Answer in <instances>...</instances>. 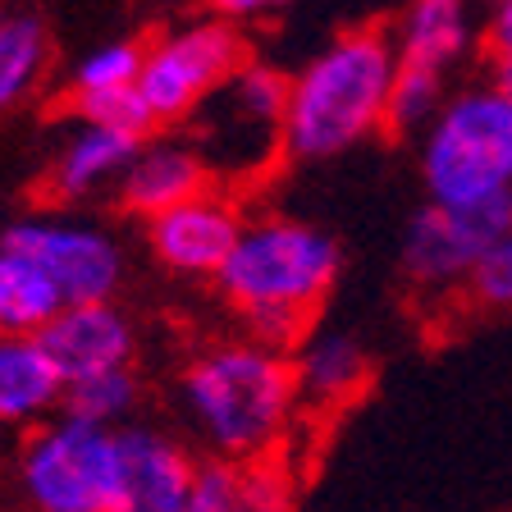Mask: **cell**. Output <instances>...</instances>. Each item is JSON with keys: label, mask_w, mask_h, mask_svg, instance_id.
<instances>
[{"label": "cell", "mask_w": 512, "mask_h": 512, "mask_svg": "<svg viewBox=\"0 0 512 512\" xmlns=\"http://www.w3.org/2000/svg\"><path fill=\"white\" fill-rule=\"evenodd\" d=\"M293 380H298V398L307 407H330L348 403L366 389L371 380V357L352 334H307L298 343V357H293Z\"/></svg>", "instance_id": "cell-17"}, {"label": "cell", "mask_w": 512, "mask_h": 512, "mask_svg": "<svg viewBox=\"0 0 512 512\" xmlns=\"http://www.w3.org/2000/svg\"><path fill=\"white\" fill-rule=\"evenodd\" d=\"M293 357L261 339H224L202 348L183 371V407L197 435L234 462L270 458L298 412Z\"/></svg>", "instance_id": "cell-2"}, {"label": "cell", "mask_w": 512, "mask_h": 512, "mask_svg": "<svg viewBox=\"0 0 512 512\" xmlns=\"http://www.w3.org/2000/svg\"><path fill=\"white\" fill-rule=\"evenodd\" d=\"M480 5H494V0H480Z\"/></svg>", "instance_id": "cell-29"}, {"label": "cell", "mask_w": 512, "mask_h": 512, "mask_svg": "<svg viewBox=\"0 0 512 512\" xmlns=\"http://www.w3.org/2000/svg\"><path fill=\"white\" fill-rule=\"evenodd\" d=\"M243 60L247 46L234 19H220V14L174 28L151 46H142L138 96L151 124H183Z\"/></svg>", "instance_id": "cell-7"}, {"label": "cell", "mask_w": 512, "mask_h": 512, "mask_svg": "<svg viewBox=\"0 0 512 512\" xmlns=\"http://www.w3.org/2000/svg\"><path fill=\"white\" fill-rule=\"evenodd\" d=\"M421 183L435 202L512 192V96L490 78L444 96L421 128Z\"/></svg>", "instance_id": "cell-4"}, {"label": "cell", "mask_w": 512, "mask_h": 512, "mask_svg": "<svg viewBox=\"0 0 512 512\" xmlns=\"http://www.w3.org/2000/svg\"><path fill=\"white\" fill-rule=\"evenodd\" d=\"M490 83L512 96V55H490Z\"/></svg>", "instance_id": "cell-28"}, {"label": "cell", "mask_w": 512, "mask_h": 512, "mask_svg": "<svg viewBox=\"0 0 512 512\" xmlns=\"http://www.w3.org/2000/svg\"><path fill=\"white\" fill-rule=\"evenodd\" d=\"M467 288L485 307H512V220L503 224V234L494 238V247L485 252Z\"/></svg>", "instance_id": "cell-25"}, {"label": "cell", "mask_w": 512, "mask_h": 512, "mask_svg": "<svg viewBox=\"0 0 512 512\" xmlns=\"http://www.w3.org/2000/svg\"><path fill=\"white\" fill-rule=\"evenodd\" d=\"M247 508V462L215 458L192 471L188 512H238Z\"/></svg>", "instance_id": "cell-22"}, {"label": "cell", "mask_w": 512, "mask_h": 512, "mask_svg": "<svg viewBox=\"0 0 512 512\" xmlns=\"http://www.w3.org/2000/svg\"><path fill=\"white\" fill-rule=\"evenodd\" d=\"M46 352L55 357L64 384L87 380L96 371H115V366H133V348L138 334L128 325V316L110 298L96 302H69L51 316L42 330Z\"/></svg>", "instance_id": "cell-11"}, {"label": "cell", "mask_w": 512, "mask_h": 512, "mask_svg": "<svg viewBox=\"0 0 512 512\" xmlns=\"http://www.w3.org/2000/svg\"><path fill=\"white\" fill-rule=\"evenodd\" d=\"M124 444V485L128 512H188V490L197 462L160 430L119 426Z\"/></svg>", "instance_id": "cell-13"}, {"label": "cell", "mask_w": 512, "mask_h": 512, "mask_svg": "<svg viewBox=\"0 0 512 512\" xmlns=\"http://www.w3.org/2000/svg\"><path fill=\"white\" fill-rule=\"evenodd\" d=\"M476 46V19L471 0H412L394 28L398 64L430 69V74H453Z\"/></svg>", "instance_id": "cell-16"}, {"label": "cell", "mask_w": 512, "mask_h": 512, "mask_svg": "<svg viewBox=\"0 0 512 512\" xmlns=\"http://www.w3.org/2000/svg\"><path fill=\"white\" fill-rule=\"evenodd\" d=\"M46 60H51V37L42 23L28 14H5L0 19V115L42 83Z\"/></svg>", "instance_id": "cell-19"}, {"label": "cell", "mask_w": 512, "mask_h": 512, "mask_svg": "<svg viewBox=\"0 0 512 512\" xmlns=\"http://www.w3.org/2000/svg\"><path fill=\"white\" fill-rule=\"evenodd\" d=\"M142 133H128L115 124H96V119H78V128L60 142L51 170H46V188L60 202H78V197H92L96 188L119 183L128 156L138 151Z\"/></svg>", "instance_id": "cell-15"}, {"label": "cell", "mask_w": 512, "mask_h": 512, "mask_svg": "<svg viewBox=\"0 0 512 512\" xmlns=\"http://www.w3.org/2000/svg\"><path fill=\"white\" fill-rule=\"evenodd\" d=\"M220 19H261V14H275L293 0H206Z\"/></svg>", "instance_id": "cell-27"}, {"label": "cell", "mask_w": 512, "mask_h": 512, "mask_svg": "<svg viewBox=\"0 0 512 512\" xmlns=\"http://www.w3.org/2000/svg\"><path fill=\"white\" fill-rule=\"evenodd\" d=\"M339 266V243L325 229L293 215H261L243 224L215 288L252 339L288 352L307 339Z\"/></svg>", "instance_id": "cell-1"}, {"label": "cell", "mask_w": 512, "mask_h": 512, "mask_svg": "<svg viewBox=\"0 0 512 512\" xmlns=\"http://www.w3.org/2000/svg\"><path fill=\"white\" fill-rule=\"evenodd\" d=\"M64 389L42 334H0V426H42L64 407Z\"/></svg>", "instance_id": "cell-14"}, {"label": "cell", "mask_w": 512, "mask_h": 512, "mask_svg": "<svg viewBox=\"0 0 512 512\" xmlns=\"http://www.w3.org/2000/svg\"><path fill=\"white\" fill-rule=\"evenodd\" d=\"M288 74L243 60L188 115L192 147L211 179H256L284 156Z\"/></svg>", "instance_id": "cell-6"}, {"label": "cell", "mask_w": 512, "mask_h": 512, "mask_svg": "<svg viewBox=\"0 0 512 512\" xmlns=\"http://www.w3.org/2000/svg\"><path fill=\"white\" fill-rule=\"evenodd\" d=\"M142 69V46L138 42H110L96 46L83 64L74 69L69 92H110V87H133Z\"/></svg>", "instance_id": "cell-23"}, {"label": "cell", "mask_w": 512, "mask_h": 512, "mask_svg": "<svg viewBox=\"0 0 512 512\" xmlns=\"http://www.w3.org/2000/svg\"><path fill=\"white\" fill-rule=\"evenodd\" d=\"M485 51L512 55V0H494L490 19H485Z\"/></svg>", "instance_id": "cell-26"}, {"label": "cell", "mask_w": 512, "mask_h": 512, "mask_svg": "<svg viewBox=\"0 0 512 512\" xmlns=\"http://www.w3.org/2000/svg\"><path fill=\"white\" fill-rule=\"evenodd\" d=\"M444 96H448L444 74L398 64L394 87H389V133H416V128H426L430 115L444 106Z\"/></svg>", "instance_id": "cell-21"}, {"label": "cell", "mask_w": 512, "mask_h": 512, "mask_svg": "<svg viewBox=\"0 0 512 512\" xmlns=\"http://www.w3.org/2000/svg\"><path fill=\"white\" fill-rule=\"evenodd\" d=\"M69 110H74V119L115 124V128H128V133H142V138H147V128H156L147 115V106H142L138 83L110 87V92H69Z\"/></svg>", "instance_id": "cell-24"}, {"label": "cell", "mask_w": 512, "mask_h": 512, "mask_svg": "<svg viewBox=\"0 0 512 512\" xmlns=\"http://www.w3.org/2000/svg\"><path fill=\"white\" fill-rule=\"evenodd\" d=\"M19 490L42 512H128L119 426L64 412L28 435Z\"/></svg>", "instance_id": "cell-5"}, {"label": "cell", "mask_w": 512, "mask_h": 512, "mask_svg": "<svg viewBox=\"0 0 512 512\" xmlns=\"http://www.w3.org/2000/svg\"><path fill=\"white\" fill-rule=\"evenodd\" d=\"M243 224L247 220L229 192L202 188L183 197L179 206H170V211L151 215L147 234H151V252H156V261L165 270L188 279H215L220 266L229 261V252H234Z\"/></svg>", "instance_id": "cell-10"}, {"label": "cell", "mask_w": 512, "mask_h": 512, "mask_svg": "<svg viewBox=\"0 0 512 512\" xmlns=\"http://www.w3.org/2000/svg\"><path fill=\"white\" fill-rule=\"evenodd\" d=\"M398 74L394 37L343 32L302 74L288 78L284 156L330 160L389 128V87Z\"/></svg>", "instance_id": "cell-3"}, {"label": "cell", "mask_w": 512, "mask_h": 512, "mask_svg": "<svg viewBox=\"0 0 512 512\" xmlns=\"http://www.w3.org/2000/svg\"><path fill=\"white\" fill-rule=\"evenodd\" d=\"M0 19H5V14H0Z\"/></svg>", "instance_id": "cell-30"}, {"label": "cell", "mask_w": 512, "mask_h": 512, "mask_svg": "<svg viewBox=\"0 0 512 512\" xmlns=\"http://www.w3.org/2000/svg\"><path fill=\"white\" fill-rule=\"evenodd\" d=\"M115 188H119V206H124L128 215L151 220V215L179 206L192 192L211 188V170H206V160L197 156L192 142H170V138L147 142L142 138L138 151L128 156Z\"/></svg>", "instance_id": "cell-12"}, {"label": "cell", "mask_w": 512, "mask_h": 512, "mask_svg": "<svg viewBox=\"0 0 512 512\" xmlns=\"http://www.w3.org/2000/svg\"><path fill=\"white\" fill-rule=\"evenodd\" d=\"M5 243L23 252L60 284L64 302H96L115 298L119 279H124V252L119 243L74 215H28L5 234Z\"/></svg>", "instance_id": "cell-9"}, {"label": "cell", "mask_w": 512, "mask_h": 512, "mask_svg": "<svg viewBox=\"0 0 512 512\" xmlns=\"http://www.w3.org/2000/svg\"><path fill=\"white\" fill-rule=\"evenodd\" d=\"M133 407H138V375H133V366L96 371L64 389V412H78L87 421H106V426H119Z\"/></svg>", "instance_id": "cell-20"}, {"label": "cell", "mask_w": 512, "mask_h": 512, "mask_svg": "<svg viewBox=\"0 0 512 512\" xmlns=\"http://www.w3.org/2000/svg\"><path fill=\"white\" fill-rule=\"evenodd\" d=\"M60 307H69L60 284L23 247L0 238V334H42Z\"/></svg>", "instance_id": "cell-18"}, {"label": "cell", "mask_w": 512, "mask_h": 512, "mask_svg": "<svg viewBox=\"0 0 512 512\" xmlns=\"http://www.w3.org/2000/svg\"><path fill=\"white\" fill-rule=\"evenodd\" d=\"M508 220H512V192L485 197V202H435L430 197L412 215L403 234L407 279L416 288H426V293L467 288Z\"/></svg>", "instance_id": "cell-8"}]
</instances>
